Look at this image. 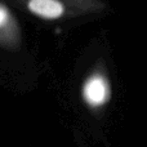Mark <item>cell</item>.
Segmentation results:
<instances>
[{"instance_id": "cell-1", "label": "cell", "mask_w": 147, "mask_h": 147, "mask_svg": "<svg viewBox=\"0 0 147 147\" xmlns=\"http://www.w3.org/2000/svg\"><path fill=\"white\" fill-rule=\"evenodd\" d=\"M26 12L41 21H61L103 9L101 0H14Z\"/></svg>"}, {"instance_id": "cell-2", "label": "cell", "mask_w": 147, "mask_h": 147, "mask_svg": "<svg viewBox=\"0 0 147 147\" xmlns=\"http://www.w3.org/2000/svg\"><path fill=\"white\" fill-rule=\"evenodd\" d=\"M80 96L85 106L92 110L102 109L110 102L112 89L109 76L101 67H94L84 78L80 86Z\"/></svg>"}, {"instance_id": "cell-3", "label": "cell", "mask_w": 147, "mask_h": 147, "mask_svg": "<svg viewBox=\"0 0 147 147\" xmlns=\"http://www.w3.org/2000/svg\"><path fill=\"white\" fill-rule=\"evenodd\" d=\"M22 44L21 25L13 12L0 1V48L18 51Z\"/></svg>"}]
</instances>
